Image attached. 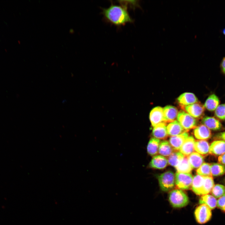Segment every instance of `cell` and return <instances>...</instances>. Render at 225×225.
<instances>
[{
	"instance_id": "7402d4cb",
	"label": "cell",
	"mask_w": 225,
	"mask_h": 225,
	"mask_svg": "<svg viewBox=\"0 0 225 225\" xmlns=\"http://www.w3.org/2000/svg\"><path fill=\"white\" fill-rule=\"evenodd\" d=\"M161 142L160 139L155 138H151L149 141L147 147L148 153L151 156H155L158 152Z\"/></svg>"
},
{
	"instance_id": "d6986e66",
	"label": "cell",
	"mask_w": 225,
	"mask_h": 225,
	"mask_svg": "<svg viewBox=\"0 0 225 225\" xmlns=\"http://www.w3.org/2000/svg\"><path fill=\"white\" fill-rule=\"evenodd\" d=\"M202 124L210 130L214 131L219 130L222 127L220 121L213 117L206 116L203 118L202 121Z\"/></svg>"
},
{
	"instance_id": "4dcf8cb0",
	"label": "cell",
	"mask_w": 225,
	"mask_h": 225,
	"mask_svg": "<svg viewBox=\"0 0 225 225\" xmlns=\"http://www.w3.org/2000/svg\"><path fill=\"white\" fill-rule=\"evenodd\" d=\"M120 4L126 8L135 9L136 8L140 7L139 2L137 0L132 1H118Z\"/></svg>"
},
{
	"instance_id": "8992f818",
	"label": "cell",
	"mask_w": 225,
	"mask_h": 225,
	"mask_svg": "<svg viewBox=\"0 0 225 225\" xmlns=\"http://www.w3.org/2000/svg\"><path fill=\"white\" fill-rule=\"evenodd\" d=\"M177 118L178 122L186 131L194 128L197 126L196 119L183 110L178 112Z\"/></svg>"
},
{
	"instance_id": "8fae6325",
	"label": "cell",
	"mask_w": 225,
	"mask_h": 225,
	"mask_svg": "<svg viewBox=\"0 0 225 225\" xmlns=\"http://www.w3.org/2000/svg\"><path fill=\"white\" fill-rule=\"evenodd\" d=\"M178 112L177 108L171 105H168L163 108V122L167 123L175 120Z\"/></svg>"
},
{
	"instance_id": "f1b7e54d",
	"label": "cell",
	"mask_w": 225,
	"mask_h": 225,
	"mask_svg": "<svg viewBox=\"0 0 225 225\" xmlns=\"http://www.w3.org/2000/svg\"><path fill=\"white\" fill-rule=\"evenodd\" d=\"M197 175L203 177H212L210 168V164L204 162L196 171Z\"/></svg>"
},
{
	"instance_id": "44dd1931",
	"label": "cell",
	"mask_w": 225,
	"mask_h": 225,
	"mask_svg": "<svg viewBox=\"0 0 225 225\" xmlns=\"http://www.w3.org/2000/svg\"><path fill=\"white\" fill-rule=\"evenodd\" d=\"M210 145L206 140H198L195 141L194 150L203 156L209 153Z\"/></svg>"
},
{
	"instance_id": "ffe728a7",
	"label": "cell",
	"mask_w": 225,
	"mask_h": 225,
	"mask_svg": "<svg viewBox=\"0 0 225 225\" xmlns=\"http://www.w3.org/2000/svg\"><path fill=\"white\" fill-rule=\"evenodd\" d=\"M187 157L192 169L198 168L204 163L203 156L197 152H193Z\"/></svg>"
},
{
	"instance_id": "4316f807",
	"label": "cell",
	"mask_w": 225,
	"mask_h": 225,
	"mask_svg": "<svg viewBox=\"0 0 225 225\" xmlns=\"http://www.w3.org/2000/svg\"><path fill=\"white\" fill-rule=\"evenodd\" d=\"M175 168L177 172L190 173L192 169L188 161L187 157L184 156L179 164Z\"/></svg>"
},
{
	"instance_id": "484cf974",
	"label": "cell",
	"mask_w": 225,
	"mask_h": 225,
	"mask_svg": "<svg viewBox=\"0 0 225 225\" xmlns=\"http://www.w3.org/2000/svg\"><path fill=\"white\" fill-rule=\"evenodd\" d=\"M184 156L180 151H175L168 158V163L176 167L183 159Z\"/></svg>"
},
{
	"instance_id": "9c48e42d",
	"label": "cell",
	"mask_w": 225,
	"mask_h": 225,
	"mask_svg": "<svg viewBox=\"0 0 225 225\" xmlns=\"http://www.w3.org/2000/svg\"><path fill=\"white\" fill-rule=\"evenodd\" d=\"M204 177L197 175L193 178L191 188L197 195H204Z\"/></svg>"
},
{
	"instance_id": "d6a6232c",
	"label": "cell",
	"mask_w": 225,
	"mask_h": 225,
	"mask_svg": "<svg viewBox=\"0 0 225 225\" xmlns=\"http://www.w3.org/2000/svg\"><path fill=\"white\" fill-rule=\"evenodd\" d=\"M217 206L223 212H225V193L217 201Z\"/></svg>"
},
{
	"instance_id": "836d02e7",
	"label": "cell",
	"mask_w": 225,
	"mask_h": 225,
	"mask_svg": "<svg viewBox=\"0 0 225 225\" xmlns=\"http://www.w3.org/2000/svg\"><path fill=\"white\" fill-rule=\"evenodd\" d=\"M218 160L219 163L225 165V153L219 156Z\"/></svg>"
},
{
	"instance_id": "ac0fdd59",
	"label": "cell",
	"mask_w": 225,
	"mask_h": 225,
	"mask_svg": "<svg viewBox=\"0 0 225 225\" xmlns=\"http://www.w3.org/2000/svg\"><path fill=\"white\" fill-rule=\"evenodd\" d=\"M167 129L168 135L171 136L177 135L187 131L177 120L169 123L167 126Z\"/></svg>"
},
{
	"instance_id": "4fadbf2b",
	"label": "cell",
	"mask_w": 225,
	"mask_h": 225,
	"mask_svg": "<svg viewBox=\"0 0 225 225\" xmlns=\"http://www.w3.org/2000/svg\"><path fill=\"white\" fill-rule=\"evenodd\" d=\"M177 100L181 108L197 103L198 101L195 95L191 92L182 94L178 98Z\"/></svg>"
},
{
	"instance_id": "1f68e13d",
	"label": "cell",
	"mask_w": 225,
	"mask_h": 225,
	"mask_svg": "<svg viewBox=\"0 0 225 225\" xmlns=\"http://www.w3.org/2000/svg\"><path fill=\"white\" fill-rule=\"evenodd\" d=\"M215 114L219 119L225 120V103L218 106L215 109Z\"/></svg>"
},
{
	"instance_id": "7a4b0ae2",
	"label": "cell",
	"mask_w": 225,
	"mask_h": 225,
	"mask_svg": "<svg viewBox=\"0 0 225 225\" xmlns=\"http://www.w3.org/2000/svg\"><path fill=\"white\" fill-rule=\"evenodd\" d=\"M169 201L171 205L174 208H181L187 206L189 203V198L186 193L180 189L171 191L169 194Z\"/></svg>"
},
{
	"instance_id": "83f0119b",
	"label": "cell",
	"mask_w": 225,
	"mask_h": 225,
	"mask_svg": "<svg viewBox=\"0 0 225 225\" xmlns=\"http://www.w3.org/2000/svg\"><path fill=\"white\" fill-rule=\"evenodd\" d=\"M211 171L212 176H219L225 173V166L220 163L210 164Z\"/></svg>"
},
{
	"instance_id": "5bb4252c",
	"label": "cell",
	"mask_w": 225,
	"mask_h": 225,
	"mask_svg": "<svg viewBox=\"0 0 225 225\" xmlns=\"http://www.w3.org/2000/svg\"><path fill=\"white\" fill-rule=\"evenodd\" d=\"M225 153V141L216 140L210 145L209 153L216 156H220Z\"/></svg>"
},
{
	"instance_id": "52a82bcc",
	"label": "cell",
	"mask_w": 225,
	"mask_h": 225,
	"mask_svg": "<svg viewBox=\"0 0 225 225\" xmlns=\"http://www.w3.org/2000/svg\"><path fill=\"white\" fill-rule=\"evenodd\" d=\"M181 108L195 118L202 117L204 111V106L198 102Z\"/></svg>"
},
{
	"instance_id": "6da1fadb",
	"label": "cell",
	"mask_w": 225,
	"mask_h": 225,
	"mask_svg": "<svg viewBox=\"0 0 225 225\" xmlns=\"http://www.w3.org/2000/svg\"><path fill=\"white\" fill-rule=\"evenodd\" d=\"M102 13L105 20L117 27L133 22L127 9L121 5L112 3L108 8H102Z\"/></svg>"
},
{
	"instance_id": "603a6c76",
	"label": "cell",
	"mask_w": 225,
	"mask_h": 225,
	"mask_svg": "<svg viewBox=\"0 0 225 225\" xmlns=\"http://www.w3.org/2000/svg\"><path fill=\"white\" fill-rule=\"evenodd\" d=\"M219 100L215 94L210 95L207 99L204 104V107L208 110L212 111L215 110L219 105Z\"/></svg>"
},
{
	"instance_id": "e575fe53",
	"label": "cell",
	"mask_w": 225,
	"mask_h": 225,
	"mask_svg": "<svg viewBox=\"0 0 225 225\" xmlns=\"http://www.w3.org/2000/svg\"><path fill=\"white\" fill-rule=\"evenodd\" d=\"M221 67L222 72L225 74V57L223 58L222 61Z\"/></svg>"
},
{
	"instance_id": "7c38bea8",
	"label": "cell",
	"mask_w": 225,
	"mask_h": 225,
	"mask_svg": "<svg viewBox=\"0 0 225 225\" xmlns=\"http://www.w3.org/2000/svg\"><path fill=\"white\" fill-rule=\"evenodd\" d=\"M149 118L153 127L158 124L163 122V108L159 106L153 108L150 112Z\"/></svg>"
},
{
	"instance_id": "5b68a950",
	"label": "cell",
	"mask_w": 225,
	"mask_h": 225,
	"mask_svg": "<svg viewBox=\"0 0 225 225\" xmlns=\"http://www.w3.org/2000/svg\"><path fill=\"white\" fill-rule=\"evenodd\" d=\"M193 177L190 173L177 172L175 175V184L181 190H188L191 188Z\"/></svg>"
},
{
	"instance_id": "8d00e7d4",
	"label": "cell",
	"mask_w": 225,
	"mask_h": 225,
	"mask_svg": "<svg viewBox=\"0 0 225 225\" xmlns=\"http://www.w3.org/2000/svg\"><path fill=\"white\" fill-rule=\"evenodd\" d=\"M222 32L223 34L225 35V28H224L222 30Z\"/></svg>"
},
{
	"instance_id": "e0dca14e",
	"label": "cell",
	"mask_w": 225,
	"mask_h": 225,
	"mask_svg": "<svg viewBox=\"0 0 225 225\" xmlns=\"http://www.w3.org/2000/svg\"><path fill=\"white\" fill-rule=\"evenodd\" d=\"M168 159L161 155L154 156L150 162L149 166L151 168L156 169H162L165 168L168 164Z\"/></svg>"
},
{
	"instance_id": "30bf717a",
	"label": "cell",
	"mask_w": 225,
	"mask_h": 225,
	"mask_svg": "<svg viewBox=\"0 0 225 225\" xmlns=\"http://www.w3.org/2000/svg\"><path fill=\"white\" fill-rule=\"evenodd\" d=\"M193 134L196 138L199 140H206L212 136L211 130L203 124L196 127L193 130Z\"/></svg>"
},
{
	"instance_id": "cb8c5ba5",
	"label": "cell",
	"mask_w": 225,
	"mask_h": 225,
	"mask_svg": "<svg viewBox=\"0 0 225 225\" xmlns=\"http://www.w3.org/2000/svg\"><path fill=\"white\" fill-rule=\"evenodd\" d=\"M175 150L169 142L164 140L161 142L158 148V153L164 157H169Z\"/></svg>"
},
{
	"instance_id": "2e32d148",
	"label": "cell",
	"mask_w": 225,
	"mask_h": 225,
	"mask_svg": "<svg viewBox=\"0 0 225 225\" xmlns=\"http://www.w3.org/2000/svg\"><path fill=\"white\" fill-rule=\"evenodd\" d=\"M153 136L158 139H165L168 136L166 123H160L154 127L152 131Z\"/></svg>"
},
{
	"instance_id": "ba28073f",
	"label": "cell",
	"mask_w": 225,
	"mask_h": 225,
	"mask_svg": "<svg viewBox=\"0 0 225 225\" xmlns=\"http://www.w3.org/2000/svg\"><path fill=\"white\" fill-rule=\"evenodd\" d=\"M189 136L188 131H186L180 134L171 136L169 139V142L175 151H178Z\"/></svg>"
},
{
	"instance_id": "3957f363",
	"label": "cell",
	"mask_w": 225,
	"mask_h": 225,
	"mask_svg": "<svg viewBox=\"0 0 225 225\" xmlns=\"http://www.w3.org/2000/svg\"><path fill=\"white\" fill-rule=\"evenodd\" d=\"M161 189L164 192L172 189L175 184V176L173 172L168 171L161 174L158 177Z\"/></svg>"
},
{
	"instance_id": "d4e9b609",
	"label": "cell",
	"mask_w": 225,
	"mask_h": 225,
	"mask_svg": "<svg viewBox=\"0 0 225 225\" xmlns=\"http://www.w3.org/2000/svg\"><path fill=\"white\" fill-rule=\"evenodd\" d=\"M200 204H205L211 210L214 209L217 206V201L216 198L210 194L202 195L199 200Z\"/></svg>"
},
{
	"instance_id": "9a60e30c",
	"label": "cell",
	"mask_w": 225,
	"mask_h": 225,
	"mask_svg": "<svg viewBox=\"0 0 225 225\" xmlns=\"http://www.w3.org/2000/svg\"><path fill=\"white\" fill-rule=\"evenodd\" d=\"M195 140L192 136H189L185 140L180 149V152L184 156L188 157L194 151Z\"/></svg>"
},
{
	"instance_id": "d590c367",
	"label": "cell",
	"mask_w": 225,
	"mask_h": 225,
	"mask_svg": "<svg viewBox=\"0 0 225 225\" xmlns=\"http://www.w3.org/2000/svg\"><path fill=\"white\" fill-rule=\"evenodd\" d=\"M218 136L220 138L225 141V131L221 133Z\"/></svg>"
},
{
	"instance_id": "f546056e",
	"label": "cell",
	"mask_w": 225,
	"mask_h": 225,
	"mask_svg": "<svg viewBox=\"0 0 225 225\" xmlns=\"http://www.w3.org/2000/svg\"><path fill=\"white\" fill-rule=\"evenodd\" d=\"M211 192L212 196L216 198H219L225 193V186L220 184L214 185Z\"/></svg>"
},
{
	"instance_id": "277c9868",
	"label": "cell",
	"mask_w": 225,
	"mask_h": 225,
	"mask_svg": "<svg viewBox=\"0 0 225 225\" xmlns=\"http://www.w3.org/2000/svg\"><path fill=\"white\" fill-rule=\"evenodd\" d=\"M194 215L197 222L200 224H204L211 219V209L205 204H201L196 208Z\"/></svg>"
}]
</instances>
